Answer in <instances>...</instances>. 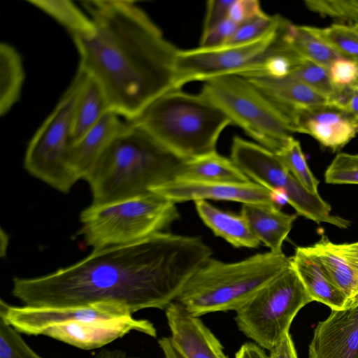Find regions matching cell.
<instances>
[{"label": "cell", "mask_w": 358, "mask_h": 358, "mask_svg": "<svg viewBox=\"0 0 358 358\" xmlns=\"http://www.w3.org/2000/svg\"><path fill=\"white\" fill-rule=\"evenodd\" d=\"M329 184H358V154L336 155L324 173Z\"/></svg>", "instance_id": "cell-34"}, {"label": "cell", "mask_w": 358, "mask_h": 358, "mask_svg": "<svg viewBox=\"0 0 358 358\" xmlns=\"http://www.w3.org/2000/svg\"><path fill=\"white\" fill-rule=\"evenodd\" d=\"M329 103L342 109L358 121V80L350 86L336 87Z\"/></svg>", "instance_id": "cell-39"}, {"label": "cell", "mask_w": 358, "mask_h": 358, "mask_svg": "<svg viewBox=\"0 0 358 358\" xmlns=\"http://www.w3.org/2000/svg\"><path fill=\"white\" fill-rule=\"evenodd\" d=\"M282 40L306 59L328 68L338 54L315 31L314 27L295 25L288 22Z\"/></svg>", "instance_id": "cell-26"}, {"label": "cell", "mask_w": 358, "mask_h": 358, "mask_svg": "<svg viewBox=\"0 0 358 358\" xmlns=\"http://www.w3.org/2000/svg\"><path fill=\"white\" fill-rule=\"evenodd\" d=\"M81 83L78 71L67 90L31 138L24 166L34 177L52 188L68 193L79 180L69 167L73 113Z\"/></svg>", "instance_id": "cell-9"}, {"label": "cell", "mask_w": 358, "mask_h": 358, "mask_svg": "<svg viewBox=\"0 0 358 358\" xmlns=\"http://www.w3.org/2000/svg\"><path fill=\"white\" fill-rule=\"evenodd\" d=\"M133 331L157 337V329L150 321L132 317L112 320L71 322L51 327L42 335L82 350H93L102 348Z\"/></svg>", "instance_id": "cell-13"}, {"label": "cell", "mask_w": 358, "mask_h": 358, "mask_svg": "<svg viewBox=\"0 0 358 358\" xmlns=\"http://www.w3.org/2000/svg\"><path fill=\"white\" fill-rule=\"evenodd\" d=\"M269 358H298L289 333H287L270 350Z\"/></svg>", "instance_id": "cell-42"}, {"label": "cell", "mask_w": 358, "mask_h": 358, "mask_svg": "<svg viewBox=\"0 0 358 358\" xmlns=\"http://www.w3.org/2000/svg\"><path fill=\"white\" fill-rule=\"evenodd\" d=\"M29 3L61 24L72 36L90 34L94 31L91 17L71 1L29 0Z\"/></svg>", "instance_id": "cell-29"}, {"label": "cell", "mask_w": 358, "mask_h": 358, "mask_svg": "<svg viewBox=\"0 0 358 358\" xmlns=\"http://www.w3.org/2000/svg\"><path fill=\"white\" fill-rule=\"evenodd\" d=\"M308 358H358V306L331 310L315 329Z\"/></svg>", "instance_id": "cell-16"}, {"label": "cell", "mask_w": 358, "mask_h": 358, "mask_svg": "<svg viewBox=\"0 0 358 358\" xmlns=\"http://www.w3.org/2000/svg\"><path fill=\"white\" fill-rule=\"evenodd\" d=\"M199 216L214 234L236 248H256L260 242L253 234L245 218L224 211L206 200L194 201Z\"/></svg>", "instance_id": "cell-23"}, {"label": "cell", "mask_w": 358, "mask_h": 358, "mask_svg": "<svg viewBox=\"0 0 358 358\" xmlns=\"http://www.w3.org/2000/svg\"><path fill=\"white\" fill-rule=\"evenodd\" d=\"M204 83L200 93L259 145L277 155L294 139L287 117L246 78L228 74Z\"/></svg>", "instance_id": "cell-7"}, {"label": "cell", "mask_w": 358, "mask_h": 358, "mask_svg": "<svg viewBox=\"0 0 358 358\" xmlns=\"http://www.w3.org/2000/svg\"><path fill=\"white\" fill-rule=\"evenodd\" d=\"M0 358H43L20 334L0 318Z\"/></svg>", "instance_id": "cell-35"}, {"label": "cell", "mask_w": 358, "mask_h": 358, "mask_svg": "<svg viewBox=\"0 0 358 358\" xmlns=\"http://www.w3.org/2000/svg\"><path fill=\"white\" fill-rule=\"evenodd\" d=\"M280 15L266 13L238 27L224 45L241 43L256 39L267 32L278 21Z\"/></svg>", "instance_id": "cell-36"}, {"label": "cell", "mask_w": 358, "mask_h": 358, "mask_svg": "<svg viewBox=\"0 0 358 358\" xmlns=\"http://www.w3.org/2000/svg\"><path fill=\"white\" fill-rule=\"evenodd\" d=\"M292 126L294 133L308 134L333 151L344 147L358 133V121L329 102L297 110Z\"/></svg>", "instance_id": "cell-15"}, {"label": "cell", "mask_w": 358, "mask_h": 358, "mask_svg": "<svg viewBox=\"0 0 358 358\" xmlns=\"http://www.w3.org/2000/svg\"><path fill=\"white\" fill-rule=\"evenodd\" d=\"M355 30L358 32V25L353 26Z\"/></svg>", "instance_id": "cell-46"}, {"label": "cell", "mask_w": 358, "mask_h": 358, "mask_svg": "<svg viewBox=\"0 0 358 358\" xmlns=\"http://www.w3.org/2000/svg\"><path fill=\"white\" fill-rule=\"evenodd\" d=\"M24 80L21 55L8 43L0 44V115L8 113L19 100Z\"/></svg>", "instance_id": "cell-28"}, {"label": "cell", "mask_w": 358, "mask_h": 358, "mask_svg": "<svg viewBox=\"0 0 358 358\" xmlns=\"http://www.w3.org/2000/svg\"><path fill=\"white\" fill-rule=\"evenodd\" d=\"M287 20L280 16L264 34L250 41L215 48L178 50L174 90L193 81H207L228 74L240 75L256 64L275 43Z\"/></svg>", "instance_id": "cell-11"}, {"label": "cell", "mask_w": 358, "mask_h": 358, "mask_svg": "<svg viewBox=\"0 0 358 358\" xmlns=\"http://www.w3.org/2000/svg\"><path fill=\"white\" fill-rule=\"evenodd\" d=\"M231 159L253 182L270 189L284 192L287 203L299 215L317 224L327 222L347 228L350 221L331 214L330 205L320 194H310L288 171L278 156L239 136L233 138Z\"/></svg>", "instance_id": "cell-10"}, {"label": "cell", "mask_w": 358, "mask_h": 358, "mask_svg": "<svg viewBox=\"0 0 358 358\" xmlns=\"http://www.w3.org/2000/svg\"><path fill=\"white\" fill-rule=\"evenodd\" d=\"M307 8L340 24L358 25V0H306Z\"/></svg>", "instance_id": "cell-33"}, {"label": "cell", "mask_w": 358, "mask_h": 358, "mask_svg": "<svg viewBox=\"0 0 358 358\" xmlns=\"http://www.w3.org/2000/svg\"><path fill=\"white\" fill-rule=\"evenodd\" d=\"M185 162L143 128L127 121L84 180L90 187L92 203H112L148 194L176 180Z\"/></svg>", "instance_id": "cell-3"}, {"label": "cell", "mask_w": 358, "mask_h": 358, "mask_svg": "<svg viewBox=\"0 0 358 358\" xmlns=\"http://www.w3.org/2000/svg\"><path fill=\"white\" fill-rule=\"evenodd\" d=\"M233 1L234 0H210L207 1L202 33L208 31L228 18Z\"/></svg>", "instance_id": "cell-41"}, {"label": "cell", "mask_w": 358, "mask_h": 358, "mask_svg": "<svg viewBox=\"0 0 358 358\" xmlns=\"http://www.w3.org/2000/svg\"><path fill=\"white\" fill-rule=\"evenodd\" d=\"M184 161L216 152L230 119L201 93L171 90L152 102L133 121Z\"/></svg>", "instance_id": "cell-4"}, {"label": "cell", "mask_w": 358, "mask_h": 358, "mask_svg": "<svg viewBox=\"0 0 358 358\" xmlns=\"http://www.w3.org/2000/svg\"><path fill=\"white\" fill-rule=\"evenodd\" d=\"M78 71L81 83L73 113L71 144L78 141L109 110L99 84L83 71Z\"/></svg>", "instance_id": "cell-25"}, {"label": "cell", "mask_w": 358, "mask_h": 358, "mask_svg": "<svg viewBox=\"0 0 358 358\" xmlns=\"http://www.w3.org/2000/svg\"><path fill=\"white\" fill-rule=\"evenodd\" d=\"M290 265L283 252L271 251L231 263L210 257L192 275L174 301L195 317L236 311Z\"/></svg>", "instance_id": "cell-5"}, {"label": "cell", "mask_w": 358, "mask_h": 358, "mask_svg": "<svg viewBox=\"0 0 358 358\" xmlns=\"http://www.w3.org/2000/svg\"><path fill=\"white\" fill-rule=\"evenodd\" d=\"M239 25L227 18L208 31L202 33L201 48H215L223 45L235 33Z\"/></svg>", "instance_id": "cell-38"}, {"label": "cell", "mask_w": 358, "mask_h": 358, "mask_svg": "<svg viewBox=\"0 0 358 358\" xmlns=\"http://www.w3.org/2000/svg\"><path fill=\"white\" fill-rule=\"evenodd\" d=\"M246 79L287 117L292 128V120L297 110L328 103L326 98L292 76Z\"/></svg>", "instance_id": "cell-20"}, {"label": "cell", "mask_w": 358, "mask_h": 358, "mask_svg": "<svg viewBox=\"0 0 358 358\" xmlns=\"http://www.w3.org/2000/svg\"><path fill=\"white\" fill-rule=\"evenodd\" d=\"M164 358H185L175 348L170 337H162L158 341Z\"/></svg>", "instance_id": "cell-44"}, {"label": "cell", "mask_w": 358, "mask_h": 358, "mask_svg": "<svg viewBox=\"0 0 358 358\" xmlns=\"http://www.w3.org/2000/svg\"><path fill=\"white\" fill-rule=\"evenodd\" d=\"M151 192L176 204L210 199L277 206L273 201L272 192L253 181L229 184L173 180L154 187Z\"/></svg>", "instance_id": "cell-14"}, {"label": "cell", "mask_w": 358, "mask_h": 358, "mask_svg": "<svg viewBox=\"0 0 358 358\" xmlns=\"http://www.w3.org/2000/svg\"><path fill=\"white\" fill-rule=\"evenodd\" d=\"M132 317L124 306L95 303L69 307L12 306L0 301V318L20 334L42 335L47 329L71 322L112 320Z\"/></svg>", "instance_id": "cell-12"}, {"label": "cell", "mask_w": 358, "mask_h": 358, "mask_svg": "<svg viewBox=\"0 0 358 358\" xmlns=\"http://www.w3.org/2000/svg\"><path fill=\"white\" fill-rule=\"evenodd\" d=\"M328 71L331 81L336 87L350 86L358 80V65L343 57L335 59Z\"/></svg>", "instance_id": "cell-37"}, {"label": "cell", "mask_w": 358, "mask_h": 358, "mask_svg": "<svg viewBox=\"0 0 358 358\" xmlns=\"http://www.w3.org/2000/svg\"><path fill=\"white\" fill-rule=\"evenodd\" d=\"M286 24L277 41L264 55L256 64L238 75L239 76L245 78H282L291 76L305 59L282 40V32Z\"/></svg>", "instance_id": "cell-27"}, {"label": "cell", "mask_w": 358, "mask_h": 358, "mask_svg": "<svg viewBox=\"0 0 358 358\" xmlns=\"http://www.w3.org/2000/svg\"><path fill=\"white\" fill-rule=\"evenodd\" d=\"M321 262L346 299V308L358 306V241L334 243L323 235L308 246Z\"/></svg>", "instance_id": "cell-18"}, {"label": "cell", "mask_w": 358, "mask_h": 358, "mask_svg": "<svg viewBox=\"0 0 358 358\" xmlns=\"http://www.w3.org/2000/svg\"><path fill=\"white\" fill-rule=\"evenodd\" d=\"M315 28L341 57L358 65V32L353 26L335 23L324 28Z\"/></svg>", "instance_id": "cell-30"}, {"label": "cell", "mask_w": 358, "mask_h": 358, "mask_svg": "<svg viewBox=\"0 0 358 358\" xmlns=\"http://www.w3.org/2000/svg\"><path fill=\"white\" fill-rule=\"evenodd\" d=\"M289 76L310 87L328 102L336 90L331 81L328 68L306 59Z\"/></svg>", "instance_id": "cell-32"}, {"label": "cell", "mask_w": 358, "mask_h": 358, "mask_svg": "<svg viewBox=\"0 0 358 358\" xmlns=\"http://www.w3.org/2000/svg\"><path fill=\"white\" fill-rule=\"evenodd\" d=\"M264 13L257 0H234L228 18L241 25Z\"/></svg>", "instance_id": "cell-40"}, {"label": "cell", "mask_w": 358, "mask_h": 358, "mask_svg": "<svg viewBox=\"0 0 358 358\" xmlns=\"http://www.w3.org/2000/svg\"><path fill=\"white\" fill-rule=\"evenodd\" d=\"M211 249L200 237L160 231L143 239L93 250L51 273L15 278L12 295L23 306L69 307L115 303L131 314L166 310Z\"/></svg>", "instance_id": "cell-1"}, {"label": "cell", "mask_w": 358, "mask_h": 358, "mask_svg": "<svg viewBox=\"0 0 358 358\" xmlns=\"http://www.w3.org/2000/svg\"><path fill=\"white\" fill-rule=\"evenodd\" d=\"M131 358H134V357H131Z\"/></svg>", "instance_id": "cell-47"}, {"label": "cell", "mask_w": 358, "mask_h": 358, "mask_svg": "<svg viewBox=\"0 0 358 358\" xmlns=\"http://www.w3.org/2000/svg\"><path fill=\"white\" fill-rule=\"evenodd\" d=\"M241 214L260 243L273 253H282L283 241L291 231L296 215L283 213L275 206L252 203L243 204Z\"/></svg>", "instance_id": "cell-22"}, {"label": "cell", "mask_w": 358, "mask_h": 358, "mask_svg": "<svg viewBox=\"0 0 358 358\" xmlns=\"http://www.w3.org/2000/svg\"><path fill=\"white\" fill-rule=\"evenodd\" d=\"M92 358H127L124 351L120 349H102Z\"/></svg>", "instance_id": "cell-45"}, {"label": "cell", "mask_w": 358, "mask_h": 358, "mask_svg": "<svg viewBox=\"0 0 358 358\" xmlns=\"http://www.w3.org/2000/svg\"><path fill=\"white\" fill-rule=\"evenodd\" d=\"M289 259L313 301L324 303L331 310L346 308L344 295L319 259L308 247H297Z\"/></svg>", "instance_id": "cell-21"}, {"label": "cell", "mask_w": 358, "mask_h": 358, "mask_svg": "<svg viewBox=\"0 0 358 358\" xmlns=\"http://www.w3.org/2000/svg\"><path fill=\"white\" fill-rule=\"evenodd\" d=\"M235 358H269V357L259 345L252 343H246L236 353Z\"/></svg>", "instance_id": "cell-43"}, {"label": "cell", "mask_w": 358, "mask_h": 358, "mask_svg": "<svg viewBox=\"0 0 358 358\" xmlns=\"http://www.w3.org/2000/svg\"><path fill=\"white\" fill-rule=\"evenodd\" d=\"M176 203L155 192L112 203H92L80 215V234L94 250L133 243L178 220Z\"/></svg>", "instance_id": "cell-6"}, {"label": "cell", "mask_w": 358, "mask_h": 358, "mask_svg": "<svg viewBox=\"0 0 358 358\" xmlns=\"http://www.w3.org/2000/svg\"><path fill=\"white\" fill-rule=\"evenodd\" d=\"M117 114L108 110L78 141L70 145L67 162L79 180H84L99 157L126 124Z\"/></svg>", "instance_id": "cell-19"}, {"label": "cell", "mask_w": 358, "mask_h": 358, "mask_svg": "<svg viewBox=\"0 0 358 358\" xmlns=\"http://www.w3.org/2000/svg\"><path fill=\"white\" fill-rule=\"evenodd\" d=\"M176 180L229 184L252 181L231 159L226 158L217 152L185 162Z\"/></svg>", "instance_id": "cell-24"}, {"label": "cell", "mask_w": 358, "mask_h": 358, "mask_svg": "<svg viewBox=\"0 0 358 358\" xmlns=\"http://www.w3.org/2000/svg\"><path fill=\"white\" fill-rule=\"evenodd\" d=\"M82 3L94 31L72 36L78 70L99 84L109 110L133 121L156 99L174 90L178 49L135 1Z\"/></svg>", "instance_id": "cell-2"}, {"label": "cell", "mask_w": 358, "mask_h": 358, "mask_svg": "<svg viewBox=\"0 0 358 358\" xmlns=\"http://www.w3.org/2000/svg\"><path fill=\"white\" fill-rule=\"evenodd\" d=\"M277 155L306 189L310 194H319L317 187L320 182L310 171L298 141L292 139Z\"/></svg>", "instance_id": "cell-31"}, {"label": "cell", "mask_w": 358, "mask_h": 358, "mask_svg": "<svg viewBox=\"0 0 358 358\" xmlns=\"http://www.w3.org/2000/svg\"><path fill=\"white\" fill-rule=\"evenodd\" d=\"M312 301L290 265L237 310L235 320L245 336L271 350L289 333L298 312Z\"/></svg>", "instance_id": "cell-8"}, {"label": "cell", "mask_w": 358, "mask_h": 358, "mask_svg": "<svg viewBox=\"0 0 358 358\" xmlns=\"http://www.w3.org/2000/svg\"><path fill=\"white\" fill-rule=\"evenodd\" d=\"M165 313L171 341L185 358H229L199 317L193 316L176 301L166 308Z\"/></svg>", "instance_id": "cell-17"}]
</instances>
